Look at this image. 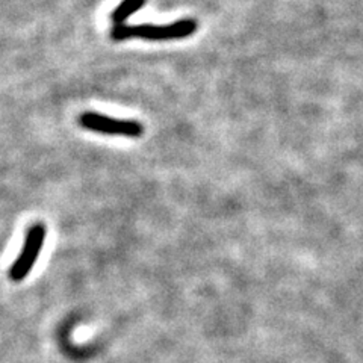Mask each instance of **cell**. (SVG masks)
Returning a JSON list of instances; mask_svg holds the SVG:
<instances>
[{"label":"cell","instance_id":"cell-3","mask_svg":"<svg viewBox=\"0 0 363 363\" xmlns=\"http://www.w3.org/2000/svg\"><path fill=\"white\" fill-rule=\"evenodd\" d=\"M79 125L96 134L111 137L139 138L144 134V127L137 120H121L97 113H83L79 117Z\"/></svg>","mask_w":363,"mask_h":363},{"label":"cell","instance_id":"cell-4","mask_svg":"<svg viewBox=\"0 0 363 363\" xmlns=\"http://www.w3.org/2000/svg\"><path fill=\"white\" fill-rule=\"evenodd\" d=\"M144 5L146 0H123L111 13V21L114 25L126 23V20L138 13Z\"/></svg>","mask_w":363,"mask_h":363},{"label":"cell","instance_id":"cell-1","mask_svg":"<svg viewBox=\"0 0 363 363\" xmlns=\"http://www.w3.org/2000/svg\"><path fill=\"white\" fill-rule=\"evenodd\" d=\"M197 29H199V23L194 18H182L168 25L142 23L134 26L127 23H120L113 26L111 38L117 42L130 38H141L146 41H171L188 38L195 34Z\"/></svg>","mask_w":363,"mask_h":363},{"label":"cell","instance_id":"cell-2","mask_svg":"<svg viewBox=\"0 0 363 363\" xmlns=\"http://www.w3.org/2000/svg\"><path fill=\"white\" fill-rule=\"evenodd\" d=\"M44 241H46V226L41 223L32 224L28 229L23 247L20 250L18 258L14 260V263L9 268L8 276L11 280L18 283V282H23L29 276V272L32 271V268H34L35 262L40 258Z\"/></svg>","mask_w":363,"mask_h":363}]
</instances>
